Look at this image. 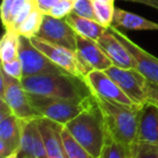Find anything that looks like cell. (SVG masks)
Listing matches in <instances>:
<instances>
[{
  "instance_id": "obj_1",
  "label": "cell",
  "mask_w": 158,
  "mask_h": 158,
  "mask_svg": "<svg viewBox=\"0 0 158 158\" xmlns=\"http://www.w3.org/2000/svg\"><path fill=\"white\" fill-rule=\"evenodd\" d=\"M75 140L94 157L100 158L107 133L102 110L94 95L87 100V106L75 118L65 125Z\"/></svg>"
},
{
  "instance_id": "obj_2",
  "label": "cell",
  "mask_w": 158,
  "mask_h": 158,
  "mask_svg": "<svg viewBox=\"0 0 158 158\" xmlns=\"http://www.w3.org/2000/svg\"><path fill=\"white\" fill-rule=\"evenodd\" d=\"M21 82L27 93L46 97L81 101L92 95L84 79L66 72L23 77Z\"/></svg>"
},
{
  "instance_id": "obj_3",
  "label": "cell",
  "mask_w": 158,
  "mask_h": 158,
  "mask_svg": "<svg viewBox=\"0 0 158 158\" xmlns=\"http://www.w3.org/2000/svg\"><path fill=\"white\" fill-rule=\"evenodd\" d=\"M95 98L103 113L107 138L129 148L137 141L141 106H126Z\"/></svg>"
},
{
  "instance_id": "obj_4",
  "label": "cell",
  "mask_w": 158,
  "mask_h": 158,
  "mask_svg": "<svg viewBox=\"0 0 158 158\" xmlns=\"http://www.w3.org/2000/svg\"><path fill=\"white\" fill-rule=\"evenodd\" d=\"M33 108L40 114L41 117H46L53 122L65 126L73 118L84 111L87 106V100H67L59 98L46 97L27 93Z\"/></svg>"
},
{
  "instance_id": "obj_5",
  "label": "cell",
  "mask_w": 158,
  "mask_h": 158,
  "mask_svg": "<svg viewBox=\"0 0 158 158\" xmlns=\"http://www.w3.org/2000/svg\"><path fill=\"white\" fill-rule=\"evenodd\" d=\"M105 72L118 84L131 101L137 106H143L147 102V79L138 69H126L112 66Z\"/></svg>"
},
{
  "instance_id": "obj_6",
  "label": "cell",
  "mask_w": 158,
  "mask_h": 158,
  "mask_svg": "<svg viewBox=\"0 0 158 158\" xmlns=\"http://www.w3.org/2000/svg\"><path fill=\"white\" fill-rule=\"evenodd\" d=\"M19 58L23 66L24 77L65 72L56 64H53L43 53L40 52L33 44L30 38L21 35H20Z\"/></svg>"
},
{
  "instance_id": "obj_7",
  "label": "cell",
  "mask_w": 158,
  "mask_h": 158,
  "mask_svg": "<svg viewBox=\"0 0 158 158\" xmlns=\"http://www.w3.org/2000/svg\"><path fill=\"white\" fill-rule=\"evenodd\" d=\"M0 75L6 81V90L0 97L1 100L7 102L13 114L20 119H30L41 117L40 114L33 108L28 98V94L22 85V82L17 79L8 75L1 69Z\"/></svg>"
},
{
  "instance_id": "obj_8",
  "label": "cell",
  "mask_w": 158,
  "mask_h": 158,
  "mask_svg": "<svg viewBox=\"0 0 158 158\" xmlns=\"http://www.w3.org/2000/svg\"><path fill=\"white\" fill-rule=\"evenodd\" d=\"M76 56L84 79L92 70L105 71L113 64L101 46L94 40L77 35Z\"/></svg>"
},
{
  "instance_id": "obj_9",
  "label": "cell",
  "mask_w": 158,
  "mask_h": 158,
  "mask_svg": "<svg viewBox=\"0 0 158 158\" xmlns=\"http://www.w3.org/2000/svg\"><path fill=\"white\" fill-rule=\"evenodd\" d=\"M84 81L88 84L92 94L108 101L118 102L126 106H137L128 97L118 84L105 72L101 70H92L86 75Z\"/></svg>"
},
{
  "instance_id": "obj_10",
  "label": "cell",
  "mask_w": 158,
  "mask_h": 158,
  "mask_svg": "<svg viewBox=\"0 0 158 158\" xmlns=\"http://www.w3.org/2000/svg\"><path fill=\"white\" fill-rule=\"evenodd\" d=\"M37 35L50 43L57 44L76 53L77 33L65 19H55L51 15H44Z\"/></svg>"
},
{
  "instance_id": "obj_11",
  "label": "cell",
  "mask_w": 158,
  "mask_h": 158,
  "mask_svg": "<svg viewBox=\"0 0 158 158\" xmlns=\"http://www.w3.org/2000/svg\"><path fill=\"white\" fill-rule=\"evenodd\" d=\"M30 40H32L33 44L38 48L40 52L43 53L59 68H61L62 70L70 73V74L84 79L75 52L63 48V46L57 45V44L50 43V42L39 38L38 35L30 38Z\"/></svg>"
},
{
  "instance_id": "obj_12",
  "label": "cell",
  "mask_w": 158,
  "mask_h": 158,
  "mask_svg": "<svg viewBox=\"0 0 158 158\" xmlns=\"http://www.w3.org/2000/svg\"><path fill=\"white\" fill-rule=\"evenodd\" d=\"M108 29L118 38L120 42L129 51V53L132 55L133 59L137 64L138 70L147 79L148 82L158 84V58L144 51L142 48H140L115 25H112Z\"/></svg>"
},
{
  "instance_id": "obj_13",
  "label": "cell",
  "mask_w": 158,
  "mask_h": 158,
  "mask_svg": "<svg viewBox=\"0 0 158 158\" xmlns=\"http://www.w3.org/2000/svg\"><path fill=\"white\" fill-rule=\"evenodd\" d=\"M97 42L114 66L126 69H137V64L132 55L110 29L106 30Z\"/></svg>"
},
{
  "instance_id": "obj_14",
  "label": "cell",
  "mask_w": 158,
  "mask_h": 158,
  "mask_svg": "<svg viewBox=\"0 0 158 158\" xmlns=\"http://www.w3.org/2000/svg\"><path fill=\"white\" fill-rule=\"evenodd\" d=\"M21 119L13 113L0 117V156L6 158L14 152H19L21 145Z\"/></svg>"
},
{
  "instance_id": "obj_15",
  "label": "cell",
  "mask_w": 158,
  "mask_h": 158,
  "mask_svg": "<svg viewBox=\"0 0 158 158\" xmlns=\"http://www.w3.org/2000/svg\"><path fill=\"white\" fill-rule=\"evenodd\" d=\"M36 121L49 157L67 158L61 135L62 127L64 125H61V124L48 119L46 117H38Z\"/></svg>"
},
{
  "instance_id": "obj_16",
  "label": "cell",
  "mask_w": 158,
  "mask_h": 158,
  "mask_svg": "<svg viewBox=\"0 0 158 158\" xmlns=\"http://www.w3.org/2000/svg\"><path fill=\"white\" fill-rule=\"evenodd\" d=\"M137 141L158 145V106L148 101L140 109Z\"/></svg>"
},
{
  "instance_id": "obj_17",
  "label": "cell",
  "mask_w": 158,
  "mask_h": 158,
  "mask_svg": "<svg viewBox=\"0 0 158 158\" xmlns=\"http://www.w3.org/2000/svg\"><path fill=\"white\" fill-rule=\"evenodd\" d=\"M65 19L77 35L94 40V41H97L99 38L108 29V28L102 26L100 23H97L95 19L80 16L74 12L68 14L65 17Z\"/></svg>"
},
{
  "instance_id": "obj_18",
  "label": "cell",
  "mask_w": 158,
  "mask_h": 158,
  "mask_svg": "<svg viewBox=\"0 0 158 158\" xmlns=\"http://www.w3.org/2000/svg\"><path fill=\"white\" fill-rule=\"evenodd\" d=\"M113 25L129 30H155L158 31V23L148 21L134 13L128 12L122 9H115Z\"/></svg>"
},
{
  "instance_id": "obj_19",
  "label": "cell",
  "mask_w": 158,
  "mask_h": 158,
  "mask_svg": "<svg viewBox=\"0 0 158 158\" xmlns=\"http://www.w3.org/2000/svg\"><path fill=\"white\" fill-rule=\"evenodd\" d=\"M37 118L21 119L22 135L19 150L20 158H36L35 156V140L38 131Z\"/></svg>"
},
{
  "instance_id": "obj_20",
  "label": "cell",
  "mask_w": 158,
  "mask_h": 158,
  "mask_svg": "<svg viewBox=\"0 0 158 158\" xmlns=\"http://www.w3.org/2000/svg\"><path fill=\"white\" fill-rule=\"evenodd\" d=\"M20 33L15 29H6L0 41V59L1 63L19 58Z\"/></svg>"
},
{
  "instance_id": "obj_21",
  "label": "cell",
  "mask_w": 158,
  "mask_h": 158,
  "mask_svg": "<svg viewBox=\"0 0 158 158\" xmlns=\"http://www.w3.org/2000/svg\"><path fill=\"white\" fill-rule=\"evenodd\" d=\"M61 135L64 150H65V153L67 155V158H97L73 138V135L68 132L65 126L62 127Z\"/></svg>"
},
{
  "instance_id": "obj_22",
  "label": "cell",
  "mask_w": 158,
  "mask_h": 158,
  "mask_svg": "<svg viewBox=\"0 0 158 158\" xmlns=\"http://www.w3.org/2000/svg\"><path fill=\"white\" fill-rule=\"evenodd\" d=\"M28 0H2L1 21L4 29H12L17 14Z\"/></svg>"
},
{
  "instance_id": "obj_23",
  "label": "cell",
  "mask_w": 158,
  "mask_h": 158,
  "mask_svg": "<svg viewBox=\"0 0 158 158\" xmlns=\"http://www.w3.org/2000/svg\"><path fill=\"white\" fill-rule=\"evenodd\" d=\"M43 13L36 8L30 13L29 16L21 24V26L17 28L16 31L21 35H25L27 38L35 37V35H38L40 27L42 25V22H43Z\"/></svg>"
},
{
  "instance_id": "obj_24",
  "label": "cell",
  "mask_w": 158,
  "mask_h": 158,
  "mask_svg": "<svg viewBox=\"0 0 158 158\" xmlns=\"http://www.w3.org/2000/svg\"><path fill=\"white\" fill-rule=\"evenodd\" d=\"M93 9H94L95 21L100 23L105 28H110L113 25L115 15V6L114 4L104 3V2L93 1Z\"/></svg>"
},
{
  "instance_id": "obj_25",
  "label": "cell",
  "mask_w": 158,
  "mask_h": 158,
  "mask_svg": "<svg viewBox=\"0 0 158 158\" xmlns=\"http://www.w3.org/2000/svg\"><path fill=\"white\" fill-rule=\"evenodd\" d=\"M128 158H158V145L135 141L128 148Z\"/></svg>"
},
{
  "instance_id": "obj_26",
  "label": "cell",
  "mask_w": 158,
  "mask_h": 158,
  "mask_svg": "<svg viewBox=\"0 0 158 158\" xmlns=\"http://www.w3.org/2000/svg\"><path fill=\"white\" fill-rule=\"evenodd\" d=\"M128 148L122 144L107 138L100 158H128Z\"/></svg>"
},
{
  "instance_id": "obj_27",
  "label": "cell",
  "mask_w": 158,
  "mask_h": 158,
  "mask_svg": "<svg viewBox=\"0 0 158 158\" xmlns=\"http://www.w3.org/2000/svg\"><path fill=\"white\" fill-rule=\"evenodd\" d=\"M74 9V0H59L48 15L55 19H65L68 14L73 12Z\"/></svg>"
},
{
  "instance_id": "obj_28",
  "label": "cell",
  "mask_w": 158,
  "mask_h": 158,
  "mask_svg": "<svg viewBox=\"0 0 158 158\" xmlns=\"http://www.w3.org/2000/svg\"><path fill=\"white\" fill-rule=\"evenodd\" d=\"M73 12L87 19H95L92 0H74Z\"/></svg>"
},
{
  "instance_id": "obj_29",
  "label": "cell",
  "mask_w": 158,
  "mask_h": 158,
  "mask_svg": "<svg viewBox=\"0 0 158 158\" xmlns=\"http://www.w3.org/2000/svg\"><path fill=\"white\" fill-rule=\"evenodd\" d=\"M1 69L10 77L17 79L21 81L24 77L23 73V66L20 60V58H16L14 60L6 61V63H1Z\"/></svg>"
},
{
  "instance_id": "obj_30",
  "label": "cell",
  "mask_w": 158,
  "mask_h": 158,
  "mask_svg": "<svg viewBox=\"0 0 158 158\" xmlns=\"http://www.w3.org/2000/svg\"><path fill=\"white\" fill-rule=\"evenodd\" d=\"M59 0H35L36 6L44 15H48Z\"/></svg>"
},
{
  "instance_id": "obj_31",
  "label": "cell",
  "mask_w": 158,
  "mask_h": 158,
  "mask_svg": "<svg viewBox=\"0 0 158 158\" xmlns=\"http://www.w3.org/2000/svg\"><path fill=\"white\" fill-rule=\"evenodd\" d=\"M147 101L158 106V84L148 82L147 83Z\"/></svg>"
},
{
  "instance_id": "obj_32",
  "label": "cell",
  "mask_w": 158,
  "mask_h": 158,
  "mask_svg": "<svg viewBox=\"0 0 158 158\" xmlns=\"http://www.w3.org/2000/svg\"><path fill=\"white\" fill-rule=\"evenodd\" d=\"M126 1H132V2H138V3L145 4V6H152L158 10V0H126Z\"/></svg>"
},
{
  "instance_id": "obj_33",
  "label": "cell",
  "mask_w": 158,
  "mask_h": 158,
  "mask_svg": "<svg viewBox=\"0 0 158 158\" xmlns=\"http://www.w3.org/2000/svg\"><path fill=\"white\" fill-rule=\"evenodd\" d=\"M93 1H97V2H104V3H110V4H114L115 0H93Z\"/></svg>"
},
{
  "instance_id": "obj_34",
  "label": "cell",
  "mask_w": 158,
  "mask_h": 158,
  "mask_svg": "<svg viewBox=\"0 0 158 158\" xmlns=\"http://www.w3.org/2000/svg\"><path fill=\"white\" fill-rule=\"evenodd\" d=\"M6 158H20V156H19V152L12 153V154H10L9 156H7Z\"/></svg>"
}]
</instances>
